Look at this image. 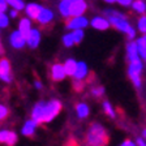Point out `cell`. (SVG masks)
Here are the masks:
<instances>
[{"mask_svg":"<svg viewBox=\"0 0 146 146\" xmlns=\"http://www.w3.org/2000/svg\"><path fill=\"white\" fill-rule=\"evenodd\" d=\"M89 25V20L85 16H76V17H70L67 21V29L68 30H77V29H85Z\"/></svg>","mask_w":146,"mask_h":146,"instance_id":"obj_6","label":"cell"},{"mask_svg":"<svg viewBox=\"0 0 146 146\" xmlns=\"http://www.w3.org/2000/svg\"><path fill=\"white\" fill-rule=\"evenodd\" d=\"M9 115V110L7 106H4V104H0V121H3V120H5L7 117H8Z\"/></svg>","mask_w":146,"mask_h":146,"instance_id":"obj_31","label":"cell"},{"mask_svg":"<svg viewBox=\"0 0 146 146\" xmlns=\"http://www.w3.org/2000/svg\"><path fill=\"white\" fill-rule=\"evenodd\" d=\"M63 68H64V70H65V74L72 77L77 68V61L74 60V59H67L65 63L63 64Z\"/></svg>","mask_w":146,"mask_h":146,"instance_id":"obj_20","label":"cell"},{"mask_svg":"<svg viewBox=\"0 0 146 146\" xmlns=\"http://www.w3.org/2000/svg\"><path fill=\"white\" fill-rule=\"evenodd\" d=\"M5 3L9 8L16 9V11H18V12L24 11V8H25V1L24 0H5Z\"/></svg>","mask_w":146,"mask_h":146,"instance_id":"obj_24","label":"cell"},{"mask_svg":"<svg viewBox=\"0 0 146 146\" xmlns=\"http://www.w3.org/2000/svg\"><path fill=\"white\" fill-rule=\"evenodd\" d=\"M104 88L103 86H97V88H93L91 89V94L94 95V97L97 98H100V97H103L104 95Z\"/></svg>","mask_w":146,"mask_h":146,"instance_id":"obj_29","label":"cell"},{"mask_svg":"<svg viewBox=\"0 0 146 146\" xmlns=\"http://www.w3.org/2000/svg\"><path fill=\"white\" fill-rule=\"evenodd\" d=\"M34 86H35V89H38V90H40V89L43 88V85H42V82L39 81V80H36L35 82H34Z\"/></svg>","mask_w":146,"mask_h":146,"instance_id":"obj_38","label":"cell"},{"mask_svg":"<svg viewBox=\"0 0 146 146\" xmlns=\"http://www.w3.org/2000/svg\"><path fill=\"white\" fill-rule=\"evenodd\" d=\"M8 11V5H7L5 0H0V13H4Z\"/></svg>","mask_w":146,"mask_h":146,"instance_id":"obj_35","label":"cell"},{"mask_svg":"<svg viewBox=\"0 0 146 146\" xmlns=\"http://www.w3.org/2000/svg\"><path fill=\"white\" fill-rule=\"evenodd\" d=\"M104 16H106L110 26H112L116 30L127 34V31L131 29V24H129L127 16L124 13L115 11V9H106L104 11Z\"/></svg>","mask_w":146,"mask_h":146,"instance_id":"obj_3","label":"cell"},{"mask_svg":"<svg viewBox=\"0 0 146 146\" xmlns=\"http://www.w3.org/2000/svg\"><path fill=\"white\" fill-rule=\"evenodd\" d=\"M137 29L138 31L142 34H145L146 31V18H145V15H141V17L137 20Z\"/></svg>","mask_w":146,"mask_h":146,"instance_id":"obj_27","label":"cell"},{"mask_svg":"<svg viewBox=\"0 0 146 146\" xmlns=\"http://www.w3.org/2000/svg\"><path fill=\"white\" fill-rule=\"evenodd\" d=\"M103 111L106 112V115L110 116L111 119H115V117H116L115 110L112 108V104L110 103L108 100H104V102H103Z\"/></svg>","mask_w":146,"mask_h":146,"instance_id":"obj_26","label":"cell"},{"mask_svg":"<svg viewBox=\"0 0 146 146\" xmlns=\"http://www.w3.org/2000/svg\"><path fill=\"white\" fill-rule=\"evenodd\" d=\"M18 137L15 132L8 131V129H1L0 131V143H5L7 146H15L17 143Z\"/></svg>","mask_w":146,"mask_h":146,"instance_id":"obj_8","label":"cell"},{"mask_svg":"<svg viewBox=\"0 0 146 146\" xmlns=\"http://www.w3.org/2000/svg\"><path fill=\"white\" fill-rule=\"evenodd\" d=\"M133 0H116V3H119L121 7H131Z\"/></svg>","mask_w":146,"mask_h":146,"instance_id":"obj_34","label":"cell"},{"mask_svg":"<svg viewBox=\"0 0 146 146\" xmlns=\"http://www.w3.org/2000/svg\"><path fill=\"white\" fill-rule=\"evenodd\" d=\"M88 74H89L88 64H86L85 61H77V68H76V70H74V74L72 76L73 78L82 81V80H85L86 77H88Z\"/></svg>","mask_w":146,"mask_h":146,"instance_id":"obj_15","label":"cell"},{"mask_svg":"<svg viewBox=\"0 0 146 146\" xmlns=\"http://www.w3.org/2000/svg\"><path fill=\"white\" fill-rule=\"evenodd\" d=\"M104 3H108V4H113V3H116V0H103Z\"/></svg>","mask_w":146,"mask_h":146,"instance_id":"obj_40","label":"cell"},{"mask_svg":"<svg viewBox=\"0 0 146 146\" xmlns=\"http://www.w3.org/2000/svg\"><path fill=\"white\" fill-rule=\"evenodd\" d=\"M127 59L128 61H136L138 59H141L138 52H137V47L134 40H129L127 43Z\"/></svg>","mask_w":146,"mask_h":146,"instance_id":"obj_16","label":"cell"},{"mask_svg":"<svg viewBox=\"0 0 146 146\" xmlns=\"http://www.w3.org/2000/svg\"><path fill=\"white\" fill-rule=\"evenodd\" d=\"M89 25H91V27H94V29H97V30H107L110 27V24L108 21H107L106 17H102V16H95V17H93L89 21Z\"/></svg>","mask_w":146,"mask_h":146,"instance_id":"obj_13","label":"cell"},{"mask_svg":"<svg viewBox=\"0 0 146 146\" xmlns=\"http://www.w3.org/2000/svg\"><path fill=\"white\" fill-rule=\"evenodd\" d=\"M9 26V17L5 12L0 13V29H5Z\"/></svg>","mask_w":146,"mask_h":146,"instance_id":"obj_28","label":"cell"},{"mask_svg":"<svg viewBox=\"0 0 146 146\" xmlns=\"http://www.w3.org/2000/svg\"><path fill=\"white\" fill-rule=\"evenodd\" d=\"M61 108H63V104L58 99L40 100L34 106L31 111V119L36 124L50 123L60 113Z\"/></svg>","mask_w":146,"mask_h":146,"instance_id":"obj_1","label":"cell"},{"mask_svg":"<svg viewBox=\"0 0 146 146\" xmlns=\"http://www.w3.org/2000/svg\"><path fill=\"white\" fill-rule=\"evenodd\" d=\"M120 146H136V142H133L132 140H124Z\"/></svg>","mask_w":146,"mask_h":146,"instance_id":"obj_36","label":"cell"},{"mask_svg":"<svg viewBox=\"0 0 146 146\" xmlns=\"http://www.w3.org/2000/svg\"><path fill=\"white\" fill-rule=\"evenodd\" d=\"M136 146H146L145 143V138H142V137H138L136 141Z\"/></svg>","mask_w":146,"mask_h":146,"instance_id":"obj_37","label":"cell"},{"mask_svg":"<svg viewBox=\"0 0 146 146\" xmlns=\"http://www.w3.org/2000/svg\"><path fill=\"white\" fill-rule=\"evenodd\" d=\"M42 8L43 7L38 3H29V4H25L24 11H25V15H26V17L29 18V20H35L38 13L40 12Z\"/></svg>","mask_w":146,"mask_h":146,"instance_id":"obj_14","label":"cell"},{"mask_svg":"<svg viewBox=\"0 0 146 146\" xmlns=\"http://www.w3.org/2000/svg\"><path fill=\"white\" fill-rule=\"evenodd\" d=\"M69 3H74V1H81V0H68Z\"/></svg>","mask_w":146,"mask_h":146,"instance_id":"obj_41","label":"cell"},{"mask_svg":"<svg viewBox=\"0 0 146 146\" xmlns=\"http://www.w3.org/2000/svg\"><path fill=\"white\" fill-rule=\"evenodd\" d=\"M36 127H38V124H36L35 121H34L33 119H30V120H26L24 124V127H22V134L26 137H31L34 136V133H35L36 131Z\"/></svg>","mask_w":146,"mask_h":146,"instance_id":"obj_18","label":"cell"},{"mask_svg":"<svg viewBox=\"0 0 146 146\" xmlns=\"http://www.w3.org/2000/svg\"><path fill=\"white\" fill-rule=\"evenodd\" d=\"M50 74H51V78L54 80L55 82H60L65 78V70L63 68V64H59V63H55L52 64L51 69H50Z\"/></svg>","mask_w":146,"mask_h":146,"instance_id":"obj_11","label":"cell"},{"mask_svg":"<svg viewBox=\"0 0 146 146\" xmlns=\"http://www.w3.org/2000/svg\"><path fill=\"white\" fill-rule=\"evenodd\" d=\"M18 13H20L18 11H16V9H12V8H11V9L8 11V17H9V18H17V17H18Z\"/></svg>","mask_w":146,"mask_h":146,"instance_id":"obj_33","label":"cell"},{"mask_svg":"<svg viewBox=\"0 0 146 146\" xmlns=\"http://www.w3.org/2000/svg\"><path fill=\"white\" fill-rule=\"evenodd\" d=\"M25 42H26V46H29L30 48H36L40 43V31L35 27H31L29 34L25 36Z\"/></svg>","mask_w":146,"mask_h":146,"instance_id":"obj_7","label":"cell"},{"mask_svg":"<svg viewBox=\"0 0 146 146\" xmlns=\"http://www.w3.org/2000/svg\"><path fill=\"white\" fill-rule=\"evenodd\" d=\"M136 47H137V52H138V55H140V58H141V60H145V58H146V38H145V35H141V36H138L136 40Z\"/></svg>","mask_w":146,"mask_h":146,"instance_id":"obj_17","label":"cell"},{"mask_svg":"<svg viewBox=\"0 0 146 146\" xmlns=\"http://www.w3.org/2000/svg\"><path fill=\"white\" fill-rule=\"evenodd\" d=\"M72 33H70V35H72L73 38V42H74V44H78V43L82 42V39H84V36H85V33H84V30L82 29H77V30H70Z\"/></svg>","mask_w":146,"mask_h":146,"instance_id":"obj_25","label":"cell"},{"mask_svg":"<svg viewBox=\"0 0 146 146\" xmlns=\"http://www.w3.org/2000/svg\"><path fill=\"white\" fill-rule=\"evenodd\" d=\"M0 80L7 84L12 82V68H11V63L8 59L1 58L0 59Z\"/></svg>","mask_w":146,"mask_h":146,"instance_id":"obj_5","label":"cell"},{"mask_svg":"<svg viewBox=\"0 0 146 146\" xmlns=\"http://www.w3.org/2000/svg\"><path fill=\"white\" fill-rule=\"evenodd\" d=\"M9 43H11V46L16 50H21L26 46L25 36L21 35V33L18 30H15L13 33H11V35H9Z\"/></svg>","mask_w":146,"mask_h":146,"instance_id":"obj_9","label":"cell"},{"mask_svg":"<svg viewBox=\"0 0 146 146\" xmlns=\"http://www.w3.org/2000/svg\"><path fill=\"white\" fill-rule=\"evenodd\" d=\"M132 9L134 12H137L138 15H145L146 12V3L143 0H133L131 4Z\"/></svg>","mask_w":146,"mask_h":146,"instance_id":"obj_22","label":"cell"},{"mask_svg":"<svg viewBox=\"0 0 146 146\" xmlns=\"http://www.w3.org/2000/svg\"><path fill=\"white\" fill-rule=\"evenodd\" d=\"M76 112H77V115H78L80 119H85L89 116L90 110H89V106L86 103H78L76 106Z\"/></svg>","mask_w":146,"mask_h":146,"instance_id":"obj_23","label":"cell"},{"mask_svg":"<svg viewBox=\"0 0 146 146\" xmlns=\"http://www.w3.org/2000/svg\"><path fill=\"white\" fill-rule=\"evenodd\" d=\"M142 69H143V61L141 59L136 61H129V67H128V76L129 78L132 80L133 85L136 86L137 89L141 88V73H142Z\"/></svg>","mask_w":146,"mask_h":146,"instance_id":"obj_4","label":"cell"},{"mask_svg":"<svg viewBox=\"0 0 146 146\" xmlns=\"http://www.w3.org/2000/svg\"><path fill=\"white\" fill-rule=\"evenodd\" d=\"M108 142V134L103 125L99 123H93L86 134L88 146H106Z\"/></svg>","mask_w":146,"mask_h":146,"instance_id":"obj_2","label":"cell"},{"mask_svg":"<svg viewBox=\"0 0 146 146\" xmlns=\"http://www.w3.org/2000/svg\"><path fill=\"white\" fill-rule=\"evenodd\" d=\"M58 9H59V13L61 15V17H64V18L70 17V15H69L70 3L68 0H60V3H59V5H58Z\"/></svg>","mask_w":146,"mask_h":146,"instance_id":"obj_21","label":"cell"},{"mask_svg":"<svg viewBox=\"0 0 146 146\" xmlns=\"http://www.w3.org/2000/svg\"><path fill=\"white\" fill-rule=\"evenodd\" d=\"M54 17H55V15L50 8H42L40 12L38 13V16H36L35 21H38V24H40V25H47L54 20Z\"/></svg>","mask_w":146,"mask_h":146,"instance_id":"obj_12","label":"cell"},{"mask_svg":"<svg viewBox=\"0 0 146 146\" xmlns=\"http://www.w3.org/2000/svg\"><path fill=\"white\" fill-rule=\"evenodd\" d=\"M31 20H29L27 17H22L21 20H20V22H18V29L17 30L21 33V35L26 36L27 34H29V31L31 30Z\"/></svg>","mask_w":146,"mask_h":146,"instance_id":"obj_19","label":"cell"},{"mask_svg":"<svg viewBox=\"0 0 146 146\" xmlns=\"http://www.w3.org/2000/svg\"><path fill=\"white\" fill-rule=\"evenodd\" d=\"M4 54V47H3V43H1V40H0V55Z\"/></svg>","mask_w":146,"mask_h":146,"instance_id":"obj_39","label":"cell"},{"mask_svg":"<svg viewBox=\"0 0 146 146\" xmlns=\"http://www.w3.org/2000/svg\"><path fill=\"white\" fill-rule=\"evenodd\" d=\"M127 35H128V39H129V40H133L134 38H136V30H134L133 27L131 26V29L127 31Z\"/></svg>","mask_w":146,"mask_h":146,"instance_id":"obj_32","label":"cell"},{"mask_svg":"<svg viewBox=\"0 0 146 146\" xmlns=\"http://www.w3.org/2000/svg\"><path fill=\"white\" fill-rule=\"evenodd\" d=\"M86 11H88V4H86L85 0L70 3V9H69L70 17H76V16H84V13H85Z\"/></svg>","mask_w":146,"mask_h":146,"instance_id":"obj_10","label":"cell"},{"mask_svg":"<svg viewBox=\"0 0 146 146\" xmlns=\"http://www.w3.org/2000/svg\"><path fill=\"white\" fill-rule=\"evenodd\" d=\"M63 44L65 46V47H72V46L74 44V42H73V38H72V35H70V33L65 34V35L63 36Z\"/></svg>","mask_w":146,"mask_h":146,"instance_id":"obj_30","label":"cell"}]
</instances>
